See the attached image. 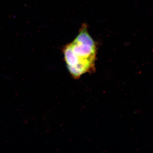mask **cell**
Here are the masks:
<instances>
[{
  "instance_id": "1",
  "label": "cell",
  "mask_w": 153,
  "mask_h": 153,
  "mask_svg": "<svg viewBox=\"0 0 153 153\" xmlns=\"http://www.w3.org/2000/svg\"><path fill=\"white\" fill-rule=\"evenodd\" d=\"M63 53L67 68L74 78H79L93 69L96 47L85 25L82 26L74 41L65 46Z\"/></svg>"
}]
</instances>
